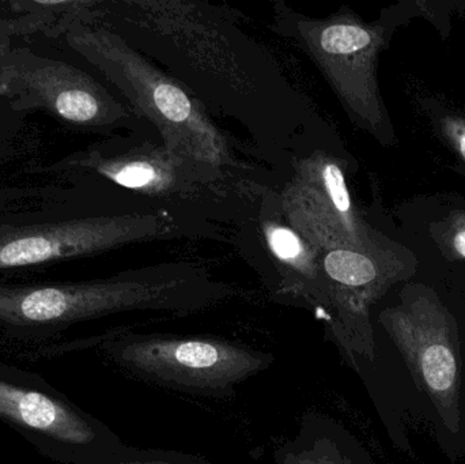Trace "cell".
Returning a JSON list of instances; mask_svg holds the SVG:
<instances>
[{
    "mask_svg": "<svg viewBox=\"0 0 465 464\" xmlns=\"http://www.w3.org/2000/svg\"><path fill=\"white\" fill-rule=\"evenodd\" d=\"M256 270L273 301L314 310L327 319L322 253L287 223L278 201V188L267 191L248 220L229 237Z\"/></svg>",
    "mask_w": 465,
    "mask_h": 464,
    "instance_id": "7c38bea8",
    "label": "cell"
},
{
    "mask_svg": "<svg viewBox=\"0 0 465 464\" xmlns=\"http://www.w3.org/2000/svg\"><path fill=\"white\" fill-rule=\"evenodd\" d=\"M5 5L7 15L24 19L25 38L63 37L73 25L97 21V0H14Z\"/></svg>",
    "mask_w": 465,
    "mask_h": 464,
    "instance_id": "9a60e30c",
    "label": "cell"
},
{
    "mask_svg": "<svg viewBox=\"0 0 465 464\" xmlns=\"http://www.w3.org/2000/svg\"><path fill=\"white\" fill-rule=\"evenodd\" d=\"M420 397L442 454L465 459V299L436 281L401 283L371 311Z\"/></svg>",
    "mask_w": 465,
    "mask_h": 464,
    "instance_id": "8992f818",
    "label": "cell"
},
{
    "mask_svg": "<svg viewBox=\"0 0 465 464\" xmlns=\"http://www.w3.org/2000/svg\"><path fill=\"white\" fill-rule=\"evenodd\" d=\"M33 172L97 185L124 214L176 212L232 229L273 190L177 154L143 133L105 136Z\"/></svg>",
    "mask_w": 465,
    "mask_h": 464,
    "instance_id": "3957f363",
    "label": "cell"
},
{
    "mask_svg": "<svg viewBox=\"0 0 465 464\" xmlns=\"http://www.w3.org/2000/svg\"><path fill=\"white\" fill-rule=\"evenodd\" d=\"M0 420L62 463L108 464L124 446L111 428L43 379L2 364Z\"/></svg>",
    "mask_w": 465,
    "mask_h": 464,
    "instance_id": "8fae6325",
    "label": "cell"
},
{
    "mask_svg": "<svg viewBox=\"0 0 465 464\" xmlns=\"http://www.w3.org/2000/svg\"><path fill=\"white\" fill-rule=\"evenodd\" d=\"M95 24L190 90L212 116L238 123L262 165L284 179L294 158L344 149L341 136L246 32L245 14L204 0H98Z\"/></svg>",
    "mask_w": 465,
    "mask_h": 464,
    "instance_id": "6da1fadb",
    "label": "cell"
},
{
    "mask_svg": "<svg viewBox=\"0 0 465 464\" xmlns=\"http://www.w3.org/2000/svg\"><path fill=\"white\" fill-rule=\"evenodd\" d=\"M273 458L276 464H376L343 422L313 410L301 417L297 433L276 447Z\"/></svg>",
    "mask_w": 465,
    "mask_h": 464,
    "instance_id": "5bb4252c",
    "label": "cell"
},
{
    "mask_svg": "<svg viewBox=\"0 0 465 464\" xmlns=\"http://www.w3.org/2000/svg\"><path fill=\"white\" fill-rule=\"evenodd\" d=\"M403 10H384L368 22L341 5L327 16H311L284 0H273L268 29L312 60L346 112L350 122L384 147L395 146V127L379 84L380 56L407 21Z\"/></svg>",
    "mask_w": 465,
    "mask_h": 464,
    "instance_id": "52a82bcc",
    "label": "cell"
},
{
    "mask_svg": "<svg viewBox=\"0 0 465 464\" xmlns=\"http://www.w3.org/2000/svg\"><path fill=\"white\" fill-rule=\"evenodd\" d=\"M108 464H215L182 451L123 446Z\"/></svg>",
    "mask_w": 465,
    "mask_h": 464,
    "instance_id": "e0dca14e",
    "label": "cell"
},
{
    "mask_svg": "<svg viewBox=\"0 0 465 464\" xmlns=\"http://www.w3.org/2000/svg\"><path fill=\"white\" fill-rule=\"evenodd\" d=\"M109 361L133 378L207 400H232L237 387L267 370L270 351L215 335L139 334L116 330L98 341Z\"/></svg>",
    "mask_w": 465,
    "mask_h": 464,
    "instance_id": "ba28073f",
    "label": "cell"
},
{
    "mask_svg": "<svg viewBox=\"0 0 465 464\" xmlns=\"http://www.w3.org/2000/svg\"><path fill=\"white\" fill-rule=\"evenodd\" d=\"M409 250L423 264V278L465 299V199L456 195L414 199L398 209Z\"/></svg>",
    "mask_w": 465,
    "mask_h": 464,
    "instance_id": "4fadbf2b",
    "label": "cell"
},
{
    "mask_svg": "<svg viewBox=\"0 0 465 464\" xmlns=\"http://www.w3.org/2000/svg\"><path fill=\"white\" fill-rule=\"evenodd\" d=\"M65 45L97 70L139 119L177 154L212 166L234 179L279 188L282 177L242 158L257 155L235 142L177 79L100 24H75L63 35ZM259 160V158H257Z\"/></svg>",
    "mask_w": 465,
    "mask_h": 464,
    "instance_id": "5b68a950",
    "label": "cell"
},
{
    "mask_svg": "<svg viewBox=\"0 0 465 464\" xmlns=\"http://www.w3.org/2000/svg\"><path fill=\"white\" fill-rule=\"evenodd\" d=\"M357 168L344 149H319L294 158L278 188L282 214L320 253L374 251L393 239L371 225L349 184Z\"/></svg>",
    "mask_w": 465,
    "mask_h": 464,
    "instance_id": "30bf717a",
    "label": "cell"
},
{
    "mask_svg": "<svg viewBox=\"0 0 465 464\" xmlns=\"http://www.w3.org/2000/svg\"><path fill=\"white\" fill-rule=\"evenodd\" d=\"M418 108L428 119L437 138L456 158L459 171L465 173V105H455L434 95L420 98Z\"/></svg>",
    "mask_w": 465,
    "mask_h": 464,
    "instance_id": "2e32d148",
    "label": "cell"
},
{
    "mask_svg": "<svg viewBox=\"0 0 465 464\" xmlns=\"http://www.w3.org/2000/svg\"><path fill=\"white\" fill-rule=\"evenodd\" d=\"M16 38H22L16 16L0 15V59L15 46Z\"/></svg>",
    "mask_w": 465,
    "mask_h": 464,
    "instance_id": "ac0fdd59",
    "label": "cell"
},
{
    "mask_svg": "<svg viewBox=\"0 0 465 464\" xmlns=\"http://www.w3.org/2000/svg\"><path fill=\"white\" fill-rule=\"evenodd\" d=\"M180 239L229 237L220 225L176 212L120 214L86 183L0 188V283L131 244Z\"/></svg>",
    "mask_w": 465,
    "mask_h": 464,
    "instance_id": "7a4b0ae2",
    "label": "cell"
},
{
    "mask_svg": "<svg viewBox=\"0 0 465 464\" xmlns=\"http://www.w3.org/2000/svg\"><path fill=\"white\" fill-rule=\"evenodd\" d=\"M241 296L240 288L190 261L79 282L0 283V334L30 342L116 313L154 311L190 316Z\"/></svg>",
    "mask_w": 465,
    "mask_h": 464,
    "instance_id": "277c9868",
    "label": "cell"
},
{
    "mask_svg": "<svg viewBox=\"0 0 465 464\" xmlns=\"http://www.w3.org/2000/svg\"><path fill=\"white\" fill-rule=\"evenodd\" d=\"M0 105L8 112H44L82 133L154 135L152 127L94 76L64 60L14 46L0 59Z\"/></svg>",
    "mask_w": 465,
    "mask_h": 464,
    "instance_id": "9c48e42d",
    "label": "cell"
},
{
    "mask_svg": "<svg viewBox=\"0 0 465 464\" xmlns=\"http://www.w3.org/2000/svg\"><path fill=\"white\" fill-rule=\"evenodd\" d=\"M8 111H5V108H3L2 105H0V131H2V124L3 120H5V114H7Z\"/></svg>",
    "mask_w": 465,
    "mask_h": 464,
    "instance_id": "d6986e66",
    "label": "cell"
}]
</instances>
